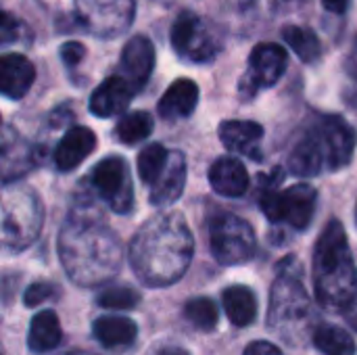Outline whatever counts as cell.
Instances as JSON below:
<instances>
[{
    "label": "cell",
    "mask_w": 357,
    "mask_h": 355,
    "mask_svg": "<svg viewBox=\"0 0 357 355\" xmlns=\"http://www.w3.org/2000/svg\"><path fill=\"white\" fill-rule=\"evenodd\" d=\"M59 257L69 278L82 287L111 280L121 268V243L90 203L75 205L59 236Z\"/></svg>",
    "instance_id": "cell-1"
},
{
    "label": "cell",
    "mask_w": 357,
    "mask_h": 355,
    "mask_svg": "<svg viewBox=\"0 0 357 355\" xmlns=\"http://www.w3.org/2000/svg\"><path fill=\"white\" fill-rule=\"evenodd\" d=\"M195 251V239L180 213L155 216L140 226L130 245L136 276L149 287H167L184 276Z\"/></svg>",
    "instance_id": "cell-2"
},
{
    "label": "cell",
    "mask_w": 357,
    "mask_h": 355,
    "mask_svg": "<svg viewBox=\"0 0 357 355\" xmlns=\"http://www.w3.org/2000/svg\"><path fill=\"white\" fill-rule=\"evenodd\" d=\"M314 291L326 312H347L357 303L356 262L339 220H331L316 243Z\"/></svg>",
    "instance_id": "cell-3"
},
{
    "label": "cell",
    "mask_w": 357,
    "mask_h": 355,
    "mask_svg": "<svg viewBox=\"0 0 357 355\" xmlns=\"http://www.w3.org/2000/svg\"><path fill=\"white\" fill-rule=\"evenodd\" d=\"M354 151V128L339 115H326L297 140L289 157V169L301 178H312L322 172H339L351 161Z\"/></svg>",
    "instance_id": "cell-4"
},
{
    "label": "cell",
    "mask_w": 357,
    "mask_h": 355,
    "mask_svg": "<svg viewBox=\"0 0 357 355\" xmlns=\"http://www.w3.org/2000/svg\"><path fill=\"white\" fill-rule=\"evenodd\" d=\"M301 278L303 268L295 257H287L278 264V278L270 297L268 326L289 345H303L314 331V305Z\"/></svg>",
    "instance_id": "cell-5"
},
{
    "label": "cell",
    "mask_w": 357,
    "mask_h": 355,
    "mask_svg": "<svg viewBox=\"0 0 357 355\" xmlns=\"http://www.w3.org/2000/svg\"><path fill=\"white\" fill-rule=\"evenodd\" d=\"M42 228V203L36 192L6 188L2 199V234L4 245L23 249L36 241Z\"/></svg>",
    "instance_id": "cell-6"
},
{
    "label": "cell",
    "mask_w": 357,
    "mask_h": 355,
    "mask_svg": "<svg viewBox=\"0 0 357 355\" xmlns=\"http://www.w3.org/2000/svg\"><path fill=\"white\" fill-rule=\"evenodd\" d=\"M316 201L318 192L310 184H297L287 190H276L274 186H268L261 192L259 205L272 224L303 230L314 218Z\"/></svg>",
    "instance_id": "cell-7"
},
{
    "label": "cell",
    "mask_w": 357,
    "mask_h": 355,
    "mask_svg": "<svg viewBox=\"0 0 357 355\" xmlns=\"http://www.w3.org/2000/svg\"><path fill=\"white\" fill-rule=\"evenodd\" d=\"M211 253L222 266H238L253 257V228L234 213H220L209 222Z\"/></svg>",
    "instance_id": "cell-8"
},
{
    "label": "cell",
    "mask_w": 357,
    "mask_h": 355,
    "mask_svg": "<svg viewBox=\"0 0 357 355\" xmlns=\"http://www.w3.org/2000/svg\"><path fill=\"white\" fill-rule=\"evenodd\" d=\"M289 54L280 44L261 42L249 54V71L241 80V96L253 98L259 88L274 86L287 71Z\"/></svg>",
    "instance_id": "cell-9"
},
{
    "label": "cell",
    "mask_w": 357,
    "mask_h": 355,
    "mask_svg": "<svg viewBox=\"0 0 357 355\" xmlns=\"http://www.w3.org/2000/svg\"><path fill=\"white\" fill-rule=\"evenodd\" d=\"M92 184L115 213H130L134 205V188L128 163L121 157L102 159L92 172Z\"/></svg>",
    "instance_id": "cell-10"
},
{
    "label": "cell",
    "mask_w": 357,
    "mask_h": 355,
    "mask_svg": "<svg viewBox=\"0 0 357 355\" xmlns=\"http://www.w3.org/2000/svg\"><path fill=\"white\" fill-rule=\"evenodd\" d=\"M172 46L182 59L195 63H205L218 52V42L211 38L209 29L188 10H184L172 25Z\"/></svg>",
    "instance_id": "cell-11"
},
{
    "label": "cell",
    "mask_w": 357,
    "mask_h": 355,
    "mask_svg": "<svg viewBox=\"0 0 357 355\" xmlns=\"http://www.w3.org/2000/svg\"><path fill=\"white\" fill-rule=\"evenodd\" d=\"M121 75L132 84L134 90H140L153 73L155 67V46L146 36H134L126 42L121 50Z\"/></svg>",
    "instance_id": "cell-12"
},
{
    "label": "cell",
    "mask_w": 357,
    "mask_h": 355,
    "mask_svg": "<svg viewBox=\"0 0 357 355\" xmlns=\"http://www.w3.org/2000/svg\"><path fill=\"white\" fill-rule=\"evenodd\" d=\"M88 4L92 10L86 13V21L94 33H119L132 19V0H88Z\"/></svg>",
    "instance_id": "cell-13"
},
{
    "label": "cell",
    "mask_w": 357,
    "mask_h": 355,
    "mask_svg": "<svg viewBox=\"0 0 357 355\" xmlns=\"http://www.w3.org/2000/svg\"><path fill=\"white\" fill-rule=\"evenodd\" d=\"M134 92L136 90L123 75H111L92 92L90 111L96 117H113L130 105Z\"/></svg>",
    "instance_id": "cell-14"
},
{
    "label": "cell",
    "mask_w": 357,
    "mask_h": 355,
    "mask_svg": "<svg viewBox=\"0 0 357 355\" xmlns=\"http://www.w3.org/2000/svg\"><path fill=\"white\" fill-rule=\"evenodd\" d=\"M94 132L84 126H73L54 149V165L59 167V172H71L94 151Z\"/></svg>",
    "instance_id": "cell-15"
},
{
    "label": "cell",
    "mask_w": 357,
    "mask_h": 355,
    "mask_svg": "<svg viewBox=\"0 0 357 355\" xmlns=\"http://www.w3.org/2000/svg\"><path fill=\"white\" fill-rule=\"evenodd\" d=\"M36 69L23 54L10 52L0 59V88L6 98H23L33 86Z\"/></svg>",
    "instance_id": "cell-16"
},
{
    "label": "cell",
    "mask_w": 357,
    "mask_h": 355,
    "mask_svg": "<svg viewBox=\"0 0 357 355\" xmlns=\"http://www.w3.org/2000/svg\"><path fill=\"white\" fill-rule=\"evenodd\" d=\"M220 138L224 146L232 153L251 157V159H261V138H264V128L255 121H243V119H230L220 126Z\"/></svg>",
    "instance_id": "cell-17"
},
{
    "label": "cell",
    "mask_w": 357,
    "mask_h": 355,
    "mask_svg": "<svg viewBox=\"0 0 357 355\" xmlns=\"http://www.w3.org/2000/svg\"><path fill=\"white\" fill-rule=\"evenodd\" d=\"M184 182H186V157L180 151H169L167 165L151 188V195H149L151 203L157 207L172 205L182 195Z\"/></svg>",
    "instance_id": "cell-18"
},
{
    "label": "cell",
    "mask_w": 357,
    "mask_h": 355,
    "mask_svg": "<svg viewBox=\"0 0 357 355\" xmlns=\"http://www.w3.org/2000/svg\"><path fill=\"white\" fill-rule=\"evenodd\" d=\"M211 188L222 197H243L249 190V174L234 157H220L209 169Z\"/></svg>",
    "instance_id": "cell-19"
},
{
    "label": "cell",
    "mask_w": 357,
    "mask_h": 355,
    "mask_svg": "<svg viewBox=\"0 0 357 355\" xmlns=\"http://www.w3.org/2000/svg\"><path fill=\"white\" fill-rule=\"evenodd\" d=\"M199 103V86L192 80L180 77L176 80L159 100V115L163 119H184L192 115Z\"/></svg>",
    "instance_id": "cell-20"
},
{
    "label": "cell",
    "mask_w": 357,
    "mask_h": 355,
    "mask_svg": "<svg viewBox=\"0 0 357 355\" xmlns=\"http://www.w3.org/2000/svg\"><path fill=\"white\" fill-rule=\"evenodd\" d=\"M92 333L96 341L105 349H126L136 341L138 326L130 318L121 316H100L92 324Z\"/></svg>",
    "instance_id": "cell-21"
},
{
    "label": "cell",
    "mask_w": 357,
    "mask_h": 355,
    "mask_svg": "<svg viewBox=\"0 0 357 355\" xmlns=\"http://www.w3.org/2000/svg\"><path fill=\"white\" fill-rule=\"evenodd\" d=\"M63 339L61 322L54 312L44 310L33 316L29 324V335H27V347L33 354H46L52 352Z\"/></svg>",
    "instance_id": "cell-22"
},
{
    "label": "cell",
    "mask_w": 357,
    "mask_h": 355,
    "mask_svg": "<svg viewBox=\"0 0 357 355\" xmlns=\"http://www.w3.org/2000/svg\"><path fill=\"white\" fill-rule=\"evenodd\" d=\"M222 303L228 320L238 328L249 326L257 316V299L247 287H228L222 295Z\"/></svg>",
    "instance_id": "cell-23"
},
{
    "label": "cell",
    "mask_w": 357,
    "mask_h": 355,
    "mask_svg": "<svg viewBox=\"0 0 357 355\" xmlns=\"http://www.w3.org/2000/svg\"><path fill=\"white\" fill-rule=\"evenodd\" d=\"M282 40L291 46V50L303 61V63H314L320 59L322 54V44L320 38L307 29V27H299V25H289L282 29Z\"/></svg>",
    "instance_id": "cell-24"
},
{
    "label": "cell",
    "mask_w": 357,
    "mask_h": 355,
    "mask_svg": "<svg viewBox=\"0 0 357 355\" xmlns=\"http://www.w3.org/2000/svg\"><path fill=\"white\" fill-rule=\"evenodd\" d=\"M314 345L324 355H356L354 337L333 324H324L314 331Z\"/></svg>",
    "instance_id": "cell-25"
},
{
    "label": "cell",
    "mask_w": 357,
    "mask_h": 355,
    "mask_svg": "<svg viewBox=\"0 0 357 355\" xmlns=\"http://www.w3.org/2000/svg\"><path fill=\"white\" fill-rule=\"evenodd\" d=\"M153 126H155L153 117L146 111H134V113H128L119 119L115 134L123 144H134V142H140L146 136H151Z\"/></svg>",
    "instance_id": "cell-26"
},
{
    "label": "cell",
    "mask_w": 357,
    "mask_h": 355,
    "mask_svg": "<svg viewBox=\"0 0 357 355\" xmlns=\"http://www.w3.org/2000/svg\"><path fill=\"white\" fill-rule=\"evenodd\" d=\"M167 159H169V151H165L163 144L155 142V144H149L146 149L140 151L138 155V176L144 184H155L157 178L161 176V172L165 169L167 165Z\"/></svg>",
    "instance_id": "cell-27"
},
{
    "label": "cell",
    "mask_w": 357,
    "mask_h": 355,
    "mask_svg": "<svg viewBox=\"0 0 357 355\" xmlns=\"http://www.w3.org/2000/svg\"><path fill=\"white\" fill-rule=\"evenodd\" d=\"M184 316L186 320L203 331V333H211L215 331L218 326V305L209 299V297H197V299H190L184 308Z\"/></svg>",
    "instance_id": "cell-28"
},
{
    "label": "cell",
    "mask_w": 357,
    "mask_h": 355,
    "mask_svg": "<svg viewBox=\"0 0 357 355\" xmlns=\"http://www.w3.org/2000/svg\"><path fill=\"white\" fill-rule=\"evenodd\" d=\"M138 301L140 295L128 287H111L96 297V303L105 310H134Z\"/></svg>",
    "instance_id": "cell-29"
},
{
    "label": "cell",
    "mask_w": 357,
    "mask_h": 355,
    "mask_svg": "<svg viewBox=\"0 0 357 355\" xmlns=\"http://www.w3.org/2000/svg\"><path fill=\"white\" fill-rule=\"evenodd\" d=\"M59 297V289L50 282H33L31 287H27L25 295H23V303L27 308H38L46 301H52Z\"/></svg>",
    "instance_id": "cell-30"
},
{
    "label": "cell",
    "mask_w": 357,
    "mask_h": 355,
    "mask_svg": "<svg viewBox=\"0 0 357 355\" xmlns=\"http://www.w3.org/2000/svg\"><path fill=\"white\" fill-rule=\"evenodd\" d=\"M0 31H2V44L8 46L10 42L21 40V36H23L27 29H25V25H23L21 21L13 19L8 13H4V15H2V27H0ZM25 36H27V33H25Z\"/></svg>",
    "instance_id": "cell-31"
},
{
    "label": "cell",
    "mask_w": 357,
    "mask_h": 355,
    "mask_svg": "<svg viewBox=\"0 0 357 355\" xmlns=\"http://www.w3.org/2000/svg\"><path fill=\"white\" fill-rule=\"evenodd\" d=\"M86 54V48L79 42H67L61 46V59L67 67H75Z\"/></svg>",
    "instance_id": "cell-32"
},
{
    "label": "cell",
    "mask_w": 357,
    "mask_h": 355,
    "mask_svg": "<svg viewBox=\"0 0 357 355\" xmlns=\"http://www.w3.org/2000/svg\"><path fill=\"white\" fill-rule=\"evenodd\" d=\"M243 355H282V352L268 341H253L251 345H247Z\"/></svg>",
    "instance_id": "cell-33"
},
{
    "label": "cell",
    "mask_w": 357,
    "mask_h": 355,
    "mask_svg": "<svg viewBox=\"0 0 357 355\" xmlns=\"http://www.w3.org/2000/svg\"><path fill=\"white\" fill-rule=\"evenodd\" d=\"M146 355H190L186 349L178 347V345H169V343H161L157 347H153Z\"/></svg>",
    "instance_id": "cell-34"
},
{
    "label": "cell",
    "mask_w": 357,
    "mask_h": 355,
    "mask_svg": "<svg viewBox=\"0 0 357 355\" xmlns=\"http://www.w3.org/2000/svg\"><path fill=\"white\" fill-rule=\"evenodd\" d=\"M322 4L331 10V13H337V15H343L349 6V0H322Z\"/></svg>",
    "instance_id": "cell-35"
},
{
    "label": "cell",
    "mask_w": 357,
    "mask_h": 355,
    "mask_svg": "<svg viewBox=\"0 0 357 355\" xmlns=\"http://www.w3.org/2000/svg\"><path fill=\"white\" fill-rule=\"evenodd\" d=\"M347 71L357 80V40L354 44V50L349 52V59H347Z\"/></svg>",
    "instance_id": "cell-36"
},
{
    "label": "cell",
    "mask_w": 357,
    "mask_h": 355,
    "mask_svg": "<svg viewBox=\"0 0 357 355\" xmlns=\"http://www.w3.org/2000/svg\"><path fill=\"white\" fill-rule=\"evenodd\" d=\"M253 2H255V0H241V6H243V8H249Z\"/></svg>",
    "instance_id": "cell-37"
},
{
    "label": "cell",
    "mask_w": 357,
    "mask_h": 355,
    "mask_svg": "<svg viewBox=\"0 0 357 355\" xmlns=\"http://www.w3.org/2000/svg\"><path fill=\"white\" fill-rule=\"evenodd\" d=\"M349 322H351V324H354V326H356V328H357V316H354V318H351Z\"/></svg>",
    "instance_id": "cell-38"
},
{
    "label": "cell",
    "mask_w": 357,
    "mask_h": 355,
    "mask_svg": "<svg viewBox=\"0 0 357 355\" xmlns=\"http://www.w3.org/2000/svg\"><path fill=\"white\" fill-rule=\"evenodd\" d=\"M71 355H90V354H82V352H75V354H71Z\"/></svg>",
    "instance_id": "cell-39"
}]
</instances>
